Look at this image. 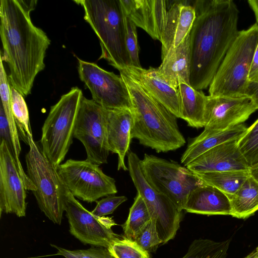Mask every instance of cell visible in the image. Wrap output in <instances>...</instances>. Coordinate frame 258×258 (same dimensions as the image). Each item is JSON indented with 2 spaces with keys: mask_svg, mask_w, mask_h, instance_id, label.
I'll list each match as a JSON object with an SVG mask.
<instances>
[{
  "mask_svg": "<svg viewBox=\"0 0 258 258\" xmlns=\"http://www.w3.org/2000/svg\"><path fill=\"white\" fill-rule=\"evenodd\" d=\"M37 1L1 0L0 35L3 61L9 69L11 86L23 96L31 93L37 74L45 68L44 58L50 40L35 26L30 12Z\"/></svg>",
  "mask_w": 258,
  "mask_h": 258,
  "instance_id": "6da1fadb",
  "label": "cell"
},
{
  "mask_svg": "<svg viewBox=\"0 0 258 258\" xmlns=\"http://www.w3.org/2000/svg\"><path fill=\"white\" fill-rule=\"evenodd\" d=\"M189 32L190 85L202 90L210 85L237 37L239 11L232 0H197Z\"/></svg>",
  "mask_w": 258,
  "mask_h": 258,
  "instance_id": "7a4b0ae2",
  "label": "cell"
},
{
  "mask_svg": "<svg viewBox=\"0 0 258 258\" xmlns=\"http://www.w3.org/2000/svg\"><path fill=\"white\" fill-rule=\"evenodd\" d=\"M132 104V138L157 153L177 150L185 143L177 117L122 71Z\"/></svg>",
  "mask_w": 258,
  "mask_h": 258,
  "instance_id": "3957f363",
  "label": "cell"
},
{
  "mask_svg": "<svg viewBox=\"0 0 258 258\" xmlns=\"http://www.w3.org/2000/svg\"><path fill=\"white\" fill-rule=\"evenodd\" d=\"M84 11V18L98 37L104 59L119 71L131 66L125 42L123 12L120 0H75Z\"/></svg>",
  "mask_w": 258,
  "mask_h": 258,
  "instance_id": "277c9868",
  "label": "cell"
},
{
  "mask_svg": "<svg viewBox=\"0 0 258 258\" xmlns=\"http://www.w3.org/2000/svg\"><path fill=\"white\" fill-rule=\"evenodd\" d=\"M257 42L258 24L239 32L209 86V95L248 96V75Z\"/></svg>",
  "mask_w": 258,
  "mask_h": 258,
  "instance_id": "5b68a950",
  "label": "cell"
},
{
  "mask_svg": "<svg viewBox=\"0 0 258 258\" xmlns=\"http://www.w3.org/2000/svg\"><path fill=\"white\" fill-rule=\"evenodd\" d=\"M73 87L51 106L42 127V152L56 168L64 160L73 143L77 114L83 96Z\"/></svg>",
  "mask_w": 258,
  "mask_h": 258,
  "instance_id": "8992f818",
  "label": "cell"
},
{
  "mask_svg": "<svg viewBox=\"0 0 258 258\" xmlns=\"http://www.w3.org/2000/svg\"><path fill=\"white\" fill-rule=\"evenodd\" d=\"M28 145L25 160L27 174L36 188L32 192L41 211L53 223L60 225L67 187L33 138L28 139Z\"/></svg>",
  "mask_w": 258,
  "mask_h": 258,
  "instance_id": "52a82bcc",
  "label": "cell"
},
{
  "mask_svg": "<svg viewBox=\"0 0 258 258\" xmlns=\"http://www.w3.org/2000/svg\"><path fill=\"white\" fill-rule=\"evenodd\" d=\"M140 165L148 183L169 198L180 212L184 210L189 193L206 183L186 167L153 155L145 154Z\"/></svg>",
  "mask_w": 258,
  "mask_h": 258,
  "instance_id": "ba28073f",
  "label": "cell"
},
{
  "mask_svg": "<svg viewBox=\"0 0 258 258\" xmlns=\"http://www.w3.org/2000/svg\"><path fill=\"white\" fill-rule=\"evenodd\" d=\"M138 156L127 153L128 169L137 193L144 200L151 220L156 224L159 236L165 243L173 239L179 228L181 212L166 196L154 189L147 182L142 171Z\"/></svg>",
  "mask_w": 258,
  "mask_h": 258,
  "instance_id": "9c48e42d",
  "label": "cell"
},
{
  "mask_svg": "<svg viewBox=\"0 0 258 258\" xmlns=\"http://www.w3.org/2000/svg\"><path fill=\"white\" fill-rule=\"evenodd\" d=\"M56 170L70 192L83 201L91 203L117 192L114 179L86 160L69 159Z\"/></svg>",
  "mask_w": 258,
  "mask_h": 258,
  "instance_id": "30bf717a",
  "label": "cell"
},
{
  "mask_svg": "<svg viewBox=\"0 0 258 258\" xmlns=\"http://www.w3.org/2000/svg\"><path fill=\"white\" fill-rule=\"evenodd\" d=\"M74 138L79 140L85 147L86 160L98 166L107 163L109 151L106 108L83 96L77 114Z\"/></svg>",
  "mask_w": 258,
  "mask_h": 258,
  "instance_id": "8fae6325",
  "label": "cell"
},
{
  "mask_svg": "<svg viewBox=\"0 0 258 258\" xmlns=\"http://www.w3.org/2000/svg\"><path fill=\"white\" fill-rule=\"evenodd\" d=\"M64 209L70 232L84 244L108 248L119 236L112 227L116 224L111 217H98L85 208L67 188Z\"/></svg>",
  "mask_w": 258,
  "mask_h": 258,
  "instance_id": "7c38bea8",
  "label": "cell"
},
{
  "mask_svg": "<svg viewBox=\"0 0 258 258\" xmlns=\"http://www.w3.org/2000/svg\"><path fill=\"white\" fill-rule=\"evenodd\" d=\"M78 59L79 78L90 91L93 101L106 109H132L128 89L120 75L94 62Z\"/></svg>",
  "mask_w": 258,
  "mask_h": 258,
  "instance_id": "4fadbf2b",
  "label": "cell"
},
{
  "mask_svg": "<svg viewBox=\"0 0 258 258\" xmlns=\"http://www.w3.org/2000/svg\"><path fill=\"white\" fill-rule=\"evenodd\" d=\"M0 215L25 217L26 187L15 158L4 140L0 142Z\"/></svg>",
  "mask_w": 258,
  "mask_h": 258,
  "instance_id": "5bb4252c",
  "label": "cell"
},
{
  "mask_svg": "<svg viewBox=\"0 0 258 258\" xmlns=\"http://www.w3.org/2000/svg\"><path fill=\"white\" fill-rule=\"evenodd\" d=\"M257 109L249 96H207L204 130L221 131L241 124Z\"/></svg>",
  "mask_w": 258,
  "mask_h": 258,
  "instance_id": "9a60e30c",
  "label": "cell"
},
{
  "mask_svg": "<svg viewBox=\"0 0 258 258\" xmlns=\"http://www.w3.org/2000/svg\"><path fill=\"white\" fill-rule=\"evenodd\" d=\"M239 139L225 142L204 153L185 167L194 173L248 171L238 146Z\"/></svg>",
  "mask_w": 258,
  "mask_h": 258,
  "instance_id": "2e32d148",
  "label": "cell"
},
{
  "mask_svg": "<svg viewBox=\"0 0 258 258\" xmlns=\"http://www.w3.org/2000/svg\"><path fill=\"white\" fill-rule=\"evenodd\" d=\"M124 13L153 39L160 41L165 27L168 1L120 0Z\"/></svg>",
  "mask_w": 258,
  "mask_h": 258,
  "instance_id": "e0dca14e",
  "label": "cell"
},
{
  "mask_svg": "<svg viewBox=\"0 0 258 258\" xmlns=\"http://www.w3.org/2000/svg\"><path fill=\"white\" fill-rule=\"evenodd\" d=\"M119 71L136 81L150 96L161 103L177 118H181L177 89L169 85L158 74L157 68L127 66Z\"/></svg>",
  "mask_w": 258,
  "mask_h": 258,
  "instance_id": "ac0fdd59",
  "label": "cell"
},
{
  "mask_svg": "<svg viewBox=\"0 0 258 258\" xmlns=\"http://www.w3.org/2000/svg\"><path fill=\"white\" fill-rule=\"evenodd\" d=\"M187 1H174L168 9L166 21L160 42L161 58L173 47L179 45L189 33L196 19L193 5Z\"/></svg>",
  "mask_w": 258,
  "mask_h": 258,
  "instance_id": "d6986e66",
  "label": "cell"
},
{
  "mask_svg": "<svg viewBox=\"0 0 258 258\" xmlns=\"http://www.w3.org/2000/svg\"><path fill=\"white\" fill-rule=\"evenodd\" d=\"M108 148L109 152L118 156L117 170H128L124 158L128 152L133 123L132 109H106Z\"/></svg>",
  "mask_w": 258,
  "mask_h": 258,
  "instance_id": "ffe728a7",
  "label": "cell"
},
{
  "mask_svg": "<svg viewBox=\"0 0 258 258\" xmlns=\"http://www.w3.org/2000/svg\"><path fill=\"white\" fill-rule=\"evenodd\" d=\"M162 60L157 72L169 85L175 89L181 82L190 85L189 33L177 47L170 48Z\"/></svg>",
  "mask_w": 258,
  "mask_h": 258,
  "instance_id": "44dd1931",
  "label": "cell"
},
{
  "mask_svg": "<svg viewBox=\"0 0 258 258\" xmlns=\"http://www.w3.org/2000/svg\"><path fill=\"white\" fill-rule=\"evenodd\" d=\"M184 210L202 215H230L231 206L226 194L206 183L189 193Z\"/></svg>",
  "mask_w": 258,
  "mask_h": 258,
  "instance_id": "7402d4cb",
  "label": "cell"
},
{
  "mask_svg": "<svg viewBox=\"0 0 258 258\" xmlns=\"http://www.w3.org/2000/svg\"><path fill=\"white\" fill-rule=\"evenodd\" d=\"M247 128L241 123L221 131L204 130L201 134L189 143L181 157V163L186 166L209 150L225 142L239 139Z\"/></svg>",
  "mask_w": 258,
  "mask_h": 258,
  "instance_id": "603a6c76",
  "label": "cell"
},
{
  "mask_svg": "<svg viewBox=\"0 0 258 258\" xmlns=\"http://www.w3.org/2000/svg\"><path fill=\"white\" fill-rule=\"evenodd\" d=\"M181 108V118L189 126L204 127L207 96L202 90L193 88L189 84L180 83L177 88Z\"/></svg>",
  "mask_w": 258,
  "mask_h": 258,
  "instance_id": "cb8c5ba5",
  "label": "cell"
},
{
  "mask_svg": "<svg viewBox=\"0 0 258 258\" xmlns=\"http://www.w3.org/2000/svg\"><path fill=\"white\" fill-rule=\"evenodd\" d=\"M231 216L245 219L258 210V183L250 176L233 195L228 197Z\"/></svg>",
  "mask_w": 258,
  "mask_h": 258,
  "instance_id": "d4e9b609",
  "label": "cell"
},
{
  "mask_svg": "<svg viewBox=\"0 0 258 258\" xmlns=\"http://www.w3.org/2000/svg\"><path fill=\"white\" fill-rule=\"evenodd\" d=\"M195 173L205 183L217 188L228 197L234 195L249 176L248 171H226Z\"/></svg>",
  "mask_w": 258,
  "mask_h": 258,
  "instance_id": "484cf974",
  "label": "cell"
},
{
  "mask_svg": "<svg viewBox=\"0 0 258 258\" xmlns=\"http://www.w3.org/2000/svg\"><path fill=\"white\" fill-rule=\"evenodd\" d=\"M151 220L147 207L142 197L137 193L130 209L128 218L122 225L124 236L134 240Z\"/></svg>",
  "mask_w": 258,
  "mask_h": 258,
  "instance_id": "4316f807",
  "label": "cell"
},
{
  "mask_svg": "<svg viewBox=\"0 0 258 258\" xmlns=\"http://www.w3.org/2000/svg\"><path fill=\"white\" fill-rule=\"evenodd\" d=\"M230 239L217 242L208 239L195 240L182 258H225Z\"/></svg>",
  "mask_w": 258,
  "mask_h": 258,
  "instance_id": "83f0119b",
  "label": "cell"
},
{
  "mask_svg": "<svg viewBox=\"0 0 258 258\" xmlns=\"http://www.w3.org/2000/svg\"><path fill=\"white\" fill-rule=\"evenodd\" d=\"M11 107L20 139L28 145V139L33 138L29 114L24 96L11 86Z\"/></svg>",
  "mask_w": 258,
  "mask_h": 258,
  "instance_id": "f1b7e54d",
  "label": "cell"
},
{
  "mask_svg": "<svg viewBox=\"0 0 258 258\" xmlns=\"http://www.w3.org/2000/svg\"><path fill=\"white\" fill-rule=\"evenodd\" d=\"M237 144L249 167L258 164V118L247 128Z\"/></svg>",
  "mask_w": 258,
  "mask_h": 258,
  "instance_id": "f546056e",
  "label": "cell"
},
{
  "mask_svg": "<svg viewBox=\"0 0 258 258\" xmlns=\"http://www.w3.org/2000/svg\"><path fill=\"white\" fill-rule=\"evenodd\" d=\"M108 249L115 258H150L135 241L124 236L114 241Z\"/></svg>",
  "mask_w": 258,
  "mask_h": 258,
  "instance_id": "4dcf8cb0",
  "label": "cell"
},
{
  "mask_svg": "<svg viewBox=\"0 0 258 258\" xmlns=\"http://www.w3.org/2000/svg\"><path fill=\"white\" fill-rule=\"evenodd\" d=\"M123 12L125 26V42L131 61V66L141 68L142 67L139 56V48L138 44L137 26L126 15L123 11Z\"/></svg>",
  "mask_w": 258,
  "mask_h": 258,
  "instance_id": "1f68e13d",
  "label": "cell"
},
{
  "mask_svg": "<svg viewBox=\"0 0 258 258\" xmlns=\"http://www.w3.org/2000/svg\"><path fill=\"white\" fill-rule=\"evenodd\" d=\"M51 245L57 250L56 255L65 258H115L108 248L103 247L91 246L87 249L70 250L54 244Z\"/></svg>",
  "mask_w": 258,
  "mask_h": 258,
  "instance_id": "d6a6232c",
  "label": "cell"
},
{
  "mask_svg": "<svg viewBox=\"0 0 258 258\" xmlns=\"http://www.w3.org/2000/svg\"><path fill=\"white\" fill-rule=\"evenodd\" d=\"M134 241L149 253L155 252L158 246L162 243L157 231L156 224L152 220L141 231Z\"/></svg>",
  "mask_w": 258,
  "mask_h": 258,
  "instance_id": "836d02e7",
  "label": "cell"
},
{
  "mask_svg": "<svg viewBox=\"0 0 258 258\" xmlns=\"http://www.w3.org/2000/svg\"><path fill=\"white\" fill-rule=\"evenodd\" d=\"M127 200L125 196L109 195L97 201L96 205L92 213L98 217H103L112 214L122 203Z\"/></svg>",
  "mask_w": 258,
  "mask_h": 258,
  "instance_id": "e575fe53",
  "label": "cell"
},
{
  "mask_svg": "<svg viewBox=\"0 0 258 258\" xmlns=\"http://www.w3.org/2000/svg\"><path fill=\"white\" fill-rule=\"evenodd\" d=\"M0 140L6 141L10 152L15 158V152L9 123L1 104L0 106Z\"/></svg>",
  "mask_w": 258,
  "mask_h": 258,
  "instance_id": "d590c367",
  "label": "cell"
},
{
  "mask_svg": "<svg viewBox=\"0 0 258 258\" xmlns=\"http://www.w3.org/2000/svg\"><path fill=\"white\" fill-rule=\"evenodd\" d=\"M248 80L250 82L258 80V42L253 55L248 75Z\"/></svg>",
  "mask_w": 258,
  "mask_h": 258,
  "instance_id": "8d00e7d4",
  "label": "cell"
},
{
  "mask_svg": "<svg viewBox=\"0 0 258 258\" xmlns=\"http://www.w3.org/2000/svg\"><path fill=\"white\" fill-rule=\"evenodd\" d=\"M248 96L251 98L258 107V80L250 82L248 87Z\"/></svg>",
  "mask_w": 258,
  "mask_h": 258,
  "instance_id": "74e56055",
  "label": "cell"
},
{
  "mask_svg": "<svg viewBox=\"0 0 258 258\" xmlns=\"http://www.w3.org/2000/svg\"><path fill=\"white\" fill-rule=\"evenodd\" d=\"M247 2L254 14L256 23L258 24V0H248Z\"/></svg>",
  "mask_w": 258,
  "mask_h": 258,
  "instance_id": "f35d334b",
  "label": "cell"
},
{
  "mask_svg": "<svg viewBox=\"0 0 258 258\" xmlns=\"http://www.w3.org/2000/svg\"><path fill=\"white\" fill-rule=\"evenodd\" d=\"M248 172L249 176L258 183V164L249 167Z\"/></svg>",
  "mask_w": 258,
  "mask_h": 258,
  "instance_id": "ab89813d",
  "label": "cell"
},
{
  "mask_svg": "<svg viewBox=\"0 0 258 258\" xmlns=\"http://www.w3.org/2000/svg\"><path fill=\"white\" fill-rule=\"evenodd\" d=\"M244 258H258V246Z\"/></svg>",
  "mask_w": 258,
  "mask_h": 258,
  "instance_id": "60d3db41",
  "label": "cell"
}]
</instances>
